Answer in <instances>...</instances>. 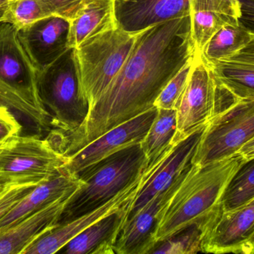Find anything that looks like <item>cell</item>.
<instances>
[{"label": "cell", "instance_id": "obj_1", "mask_svg": "<svg viewBox=\"0 0 254 254\" xmlns=\"http://www.w3.org/2000/svg\"><path fill=\"white\" fill-rule=\"evenodd\" d=\"M195 53L190 16L141 30L126 62L83 123L70 134L53 131L54 147L71 156L115 127L150 110L164 86Z\"/></svg>", "mask_w": 254, "mask_h": 254}, {"label": "cell", "instance_id": "obj_2", "mask_svg": "<svg viewBox=\"0 0 254 254\" xmlns=\"http://www.w3.org/2000/svg\"><path fill=\"white\" fill-rule=\"evenodd\" d=\"M246 161L238 153L207 165L191 164L160 214L154 234L155 246L192 225H200L203 232L208 231L222 213L227 186Z\"/></svg>", "mask_w": 254, "mask_h": 254}, {"label": "cell", "instance_id": "obj_3", "mask_svg": "<svg viewBox=\"0 0 254 254\" xmlns=\"http://www.w3.org/2000/svg\"><path fill=\"white\" fill-rule=\"evenodd\" d=\"M0 104L31 125L37 134L52 129L51 116L37 87V71L24 49L17 29L0 22Z\"/></svg>", "mask_w": 254, "mask_h": 254}, {"label": "cell", "instance_id": "obj_4", "mask_svg": "<svg viewBox=\"0 0 254 254\" xmlns=\"http://www.w3.org/2000/svg\"><path fill=\"white\" fill-rule=\"evenodd\" d=\"M148 161L140 144L119 151L80 171L83 184L71 194L59 225L90 213L140 178Z\"/></svg>", "mask_w": 254, "mask_h": 254}, {"label": "cell", "instance_id": "obj_5", "mask_svg": "<svg viewBox=\"0 0 254 254\" xmlns=\"http://www.w3.org/2000/svg\"><path fill=\"white\" fill-rule=\"evenodd\" d=\"M139 32H130L118 25L74 49L80 91L89 110L126 62Z\"/></svg>", "mask_w": 254, "mask_h": 254}, {"label": "cell", "instance_id": "obj_6", "mask_svg": "<svg viewBox=\"0 0 254 254\" xmlns=\"http://www.w3.org/2000/svg\"><path fill=\"white\" fill-rule=\"evenodd\" d=\"M37 87L52 129L70 134L83 123L89 107L80 91L74 49L37 73Z\"/></svg>", "mask_w": 254, "mask_h": 254}, {"label": "cell", "instance_id": "obj_7", "mask_svg": "<svg viewBox=\"0 0 254 254\" xmlns=\"http://www.w3.org/2000/svg\"><path fill=\"white\" fill-rule=\"evenodd\" d=\"M68 157L38 135H17L0 143V184H41L59 175Z\"/></svg>", "mask_w": 254, "mask_h": 254}, {"label": "cell", "instance_id": "obj_8", "mask_svg": "<svg viewBox=\"0 0 254 254\" xmlns=\"http://www.w3.org/2000/svg\"><path fill=\"white\" fill-rule=\"evenodd\" d=\"M254 138V100H233L207 123L191 163L204 166L226 159Z\"/></svg>", "mask_w": 254, "mask_h": 254}, {"label": "cell", "instance_id": "obj_9", "mask_svg": "<svg viewBox=\"0 0 254 254\" xmlns=\"http://www.w3.org/2000/svg\"><path fill=\"white\" fill-rule=\"evenodd\" d=\"M217 108L218 89L213 73L200 54L195 53L186 86L176 108V132L173 142L207 125L217 113Z\"/></svg>", "mask_w": 254, "mask_h": 254}, {"label": "cell", "instance_id": "obj_10", "mask_svg": "<svg viewBox=\"0 0 254 254\" xmlns=\"http://www.w3.org/2000/svg\"><path fill=\"white\" fill-rule=\"evenodd\" d=\"M207 125L179 141L173 142L157 164L150 169L144 171L138 189L128 204L127 220L140 211L160 192L170 187L192 164V158Z\"/></svg>", "mask_w": 254, "mask_h": 254}, {"label": "cell", "instance_id": "obj_11", "mask_svg": "<svg viewBox=\"0 0 254 254\" xmlns=\"http://www.w3.org/2000/svg\"><path fill=\"white\" fill-rule=\"evenodd\" d=\"M158 113L155 107L129 119L94 140L71 156L61 171L77 176L80 171L119 151L140 144Z\"/></svg>", "mask_w": 254, "mask_h": 254}, {"label": "cell", "instance_id": "obj_12", "mask_svg": "<svg viewBox=\"0 0 254 254\" xmlns=\"http://www.w3.org/2000/svg\"><path fill=\"white\" fill-rule=\"evenodd\" d=\"M188 167L170 187L160 192L140 211L127 221L115 244V254L150 253L155 246L154 234L157 229L160 214L173 198L185 177Z\"/></svg>", "mask_w": 254, "mask_h": 254}, {"label": "cell", "instance_id": "obj_13", "mask_svg": "<svg viewBox=\"0 0 254 254\" xmlns=\"http://www.w3.org/2000/svg\"><path fill=\"white\" fill-rule=\"evenodd\" d=\"M254 242V198L245 205L222 212L204 236L201 252L246 254Z\"/></svg>", "mask_w": 254, "mask_h": 254}, {"label": "cell", "instance_id": "obj_14", "mask_svg": "<svg viewBox=\"0 0 254 254\" xmlns=\"http://www.w3.org/2000/svg\"><path fill=\"white\" fill-rule=\"evenodd\" d=\"M69 21L58 16L40 19L17 30L18 37L37 73L67 50Z\"/></svg>", "mask_w": 254, "mask_h": 254}, {"label": "cell", "instance_id": "obj_15", "mask_svg": "<svg viewBox=\"0 0 254 254\" xmlns=\"http://www.w3.org/2000/svg\"><path fill=\"white\" fill-rule=\"evenodd\" d=\"M141 177L96 210L66 223L58 225L55 229L31 245L23 254L58 253L68 242L71 241L86 228L131 201L138 189Z\"/></svg>", "mask_w": 254, "mask_h": 254}, {"label": "cell", "instance_id": "obj_16", "mask_svg": "<svg viewBox=\"0 0 254 254\" xmlns=\"http://www.w3.org/2000/svg\"><path fill=\"white\" fill-rule=\"evenodd\" d=\"M242 14L240 0H190L191 38L195 53H201L221 28L240 23Z\"/></svg>", "mask_w": 254, "mask_h": 254}, {"label": "cell", "instance_id": "obj_17", "mask_svg": "<svg viewBox=\"0 0 254 254\" xmlns=\"http://www.w3.org/2000/svg\"><path fill=\"white\" fill-rule=\"evenodd\" d=\"M71 195L45 206L12 227L0 238V254H23L39 239L55 229Z\"/></svg>", "mask_w": 254, "mask_h": 254}, {"label": "cell", "instance_id": "obj_18", "mask_svg": "<svg viewBox=\"0 0 254 254\" xmlns=\"http://www.w3.org/2000/svg\"><path fill=\"white\" fill-rule=\"evenodd\" d=\"M211 70L218 89L233 99L254 100V32L245 47L216 64Z\"/></svg>", "mask_w": 254, "mask_h": 254}, {"label": "cell", "instance_id": "obj_19", "mask_svg": "<svg viewBox=\"0 0 254 254\" xmlns=\"http://www.w3.org/2000/svg\"><path fill=\"white\" fill-rule=\"evenodd\" d=\"M119 26L137 32L155 24L190 16V0H137L116 3Z\"/></svg>", "mask_w": 254, "mask_h": 254}, {"label": "cell", "instance_id": "obj_20", "mask_svg": "<svg viewBox=\"0 0 254 254\" xmlns=\"http://www.w3.org/2000/svg\"><path fill=\"white\" fill-rule=\"evenodd\" d=\"M130 201L97 221L68 242L59 252L64 254H115V244L128 219Z\"/></svg>", "mask_w": 254, "mask_h": 254}, {"label": "cell", "instance_id": "obj_21", "mask_svg": "<svg viewBox=\"0 0 254 254\" xmlns=\"http://www.w3.org/2000/svg\"><path fill=\"white\" fill-rule=\"evenodd\" d=\"M83 182L77 176L61 171L49 181L36 186L0 220V238L12 227L45 206L75 192Z\"/></svg>", "mask_w": 254, "mask_h": 254}, {"label": "cell", "instance_id": "obj_22", "mask_svg": "<svg viewBox=\"0 0 254 254\" xmlns=\"http://www.w3.org/2000/svg\"><path fill=\"white\" fill-rule=\"evenodd\" d=\"M116 0H83L74 19L69 22L67 49H76L83 42L119 25Z\"/></svg>", "mask_w": 254, "mask_h": 254}, {"label": "cell", "instance_id": "obj_23", "mask_svg": "<svg viewBox=\"0 0 254 254\" xmlns=\"http://www.w3.org/2000/svg\"><path fill=\"white\" fill-rule=\"evenodd\" d=\"M176 132V110L158 109V113L145 138L140 143L147 158L146 171L157 164L173 142Z\"/></svg>", "mask_w": 254, "mask_h": 254}, {"label": "cell", "instance_id": "obj_24", "mask_svg": "<svg viewBox=\"0 0 254 254\" xmlns=\"http://www.w3.org/2000/svg\"><path fill=\"white\" fill-rule=\"evenodd\" d=\"M252 34L240 23L227 25L213 34L200 55L207 65L216 64L241 50L250 41Z\"/></svg>", "mask_w": 254, "mask_h": 254}, {"label": "cell", "instance_id": "obj_25", "mask_svg": "<svg viewBox=\"0 0 254 254\" xmlns=\"http://www.w3.org/2000/svg\"><path fill=\"white\" fill-rule=\"evenodd\" d=\"M254 198V158L246 160L230 180L222 196V212L238 208Z\"/></svg>", "mask_w": 254, "mask_h": 254}, {"label": "cell", "instance_id": "obj_26", "mask_svg": "<svg viewBox=\"0 0 254 254\" xmlns=\"http://www.w3.org/2000/svg\"><path fill=\"white\" fill-rule=\"evenodd\" d=\"M203 231L194 225L182 230L173 237L158 243L150 254H190L201 252Z\"/></svg>", "mask_w": 254, "mask_h": 254}, {"label": "cell", "instance_id": "obj_27", "mask_svg": "<svg viewBox=\"0 0 254 254\" xmlns=\"http://www.w3.org/2000/svg\"><path fill=\"white\" fill-rule=\"evenodd\" d=\"M50 16L53 15L42 0H11L4 22L11 24L19 30Z\"/></svg>", "mask_w": 254, "mask_h": 254}, {"label": "cell", "instance_id": "obj_28", "mask_svg": "<svg viewBox=\"0 0 254 254\" xmlns=\"http://www.w3.org/2000/svg\"><path fill=\"white\" fill-rule=\"evenodd\" d=\"M192 60L193 57L188 60V62L172 78L160 92L154 103V106L157 109L176 110L188 82Z\"/></svg>", "mask_w": 254, "mask_h": 254}, {"label": "cell", "instance_id": "obj_29", "mask_svg": "<svg viewBox=\"0 0 254 254\" xmlns=\"http://www.w3.org/2000/svg\"><path fill=\"white\" fill-rule=\"evenodd\" d=\"M38 185L35 183L0 184V220Z\"/></svg>", "mask_w": 254, "mask_h": 254}, {"label": "cell", "instance_id": "obj_30", "mask_svg": "<svg viewBox=\"0 0 254 254\" xmlns=\"http://www.w3.org/2000/svg\"><path fill=\"white\" fill-rule=\"evenodd\" d=\"M22 128L16 114L0 104V143L14 136L20 135Z\"/></svg>", "mask_w": 254, "mask_h": 254}, {"label": "cell", "instance_id": "obj_31", "mask_svg": "<svg viewBox=\"0 0 254 254\" xmlns=\"http://www.w3.org/2000/svg\"><path fill=\"white\" fill-rule=\"evenodd\" d=\"M53 16H61L68 21L74 19L83 0H42Z\"/></svg>", "mask_w": 254, "mask_h": 254}, {"label": "cell", "instance_id": "obj_32", "mask_svg": "<svg viewBox=\"0 0 254 254\" xmlns=\"http://www.w3.org/2000/svg\"><path fill=\"white\" fill-rule=\"evenodd\" d=\"M10 0H0V22H4Z\"/></svg>", "mask_w": 254, "mask_h": 254}, {"label": "cell", "instance_id": "obj_33", "mask_svg": "<svg viewBox=\"0 0 254 254\" xmlns=\"http://www.w3.org/2000/svg\"><path fill=\"white\" fill-rule=\"evenodd\" d=\"M238 153L241 154L246 160L253 159L254 158V146L249 149H242Z\"/></svg>", "mask_w": 254, "mask_h": 254}, {"label": "cell", "instance_id": "obj_34", "mask_svg": "<svg viewBox=\"0 0 254 254\" xmlns=\"http://www.w3.org/2000/svg\"><path fill=\"white\" fill-rule=\"evenodd\" d=\"M254 146V138L252 139V140H251V141H249V143H246V144L245 145V146H243V147L242 148V149H240V150H242V149H249V148L252 147V146ZM240 151H239V152H240Z\"/></svg>", "mask_w": 254, "mask_h": 254}, {"label": "cell", "instance_id": "obj_35", "mask_svg": "<svg viewBox=\"0 0 254 254\" xmlns=\"http://www.w3.org/2000/svg\"><path fill=\"white\" fill-rule=\"evenodd\" d=\"M246 254H254V242L246 252Z\"/></svg>", "mask_w": 254, "mask_h": 254}, {"label": "cell", "instance_id": "obj_36", "mask_svg": "<svg viewBox=\"0 0 254 254\" xmlns=\"http://www.w3.org/2000/svg\"><path fill=\"white\" fill-rule=\"evenodd\" d=\"M136 1L137 0H116V3L133 2Z\"/></svg>", "mask_w": 254, "mask_h": 254}, {"label": "cell", "instance_id": "obj_37", "mask_svg": "<svg viewBox=\"0 0 254 254\" xmlns=\"http://www.w3.org/2000/svg\"><path fill=\"white\" fill-rule=\"evenodd\" d=\"M10 1H11V0H10Z\"/></svg>", "mask_w": 254, "mask_h": 254}]
</instances>
